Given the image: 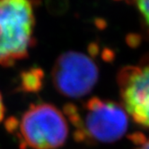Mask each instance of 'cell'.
<instances>
[{
    "label": "cell",
    "instance_id": "3",
    "mask_svg": "<svg viewBox=\"0 0 149 149\" xmlns=\"http://www.w3.org/2000/svg\"><path fill=\"white\" fill-rule=\"evenodd\" d=\"M65 114L48 103L31 104L19 120L16 136L20 149H57L68 137Z\"/></svg>",
    "mask_w": 149,
    "mask_h": 149
},
{
    "label": "cell",
    "instance_id": "9",
    "mask_svg": "<svg viewBox=\"0 0 149 149\" xmlns=\"http://www.w3.org/2000/svg\"><path fill=\"white\" fill-rule=\"evenodd\" d=\"M5 129L8 132V133H11V134H13L16 133L17 129H18V126H19V120L15 117V116H11L9 118H7L6 120H5Z\"/></svg>",
    "mask_w": 149,
    "mask_h": 149
},
{
    "label": "cell",
    "instance_id": "7",
    "mask_svg": "<svg viewBox=\"0 0 149 149\" xmlns=\"http://www.w3.org/2000/svg\"><path fill=\"white\" fill-rule=\"evenodd\" d=\"M133 2L149 31V0H133Z\"/></svg>",
    "mask_w": 149,
    "mask_h": 149
},
{
    "label": "cell",
    "instance_id": "2",
    "mask_svg": "<svg viewBox=\"0 0 149 149\" xmlns=\"http://www.w3.org/2000/svg\"><path fill=\"white\" fill-rule=\"evenodd\" d=\"M34 24V0H0V65L28 56Z\"/></svg>",
    "mask_w": 149,
    "mask_h": 149
},
{
    "label": "cell",
    "instance_id": "1",
    "mask_svg": "<svg viewBox=\"0 0 149 149\" xmlns=\"http://www.w3.org/2000/svg\"><path fill=\"white\" fill-rule=\"evenodd\" d=\"M63 111L73 127L75 140L84 144L116 142L129 129V115L126 110L114 101L92 97L81 108L67 104Z\"/></svg>",
    "mask_w": 149,
    "mask_h": 149
},
{
    "label": "cell",
    "instance_id": "4",
    "mask_svg": "<svg viewBox=\"0 0 149 149\" xmlns=\"http://www.w3.org/2000/svg\"><path fill=\"white\" fill-rule=\"evenodd\" d=\"M56 90L69 98L85 97L95 87L99 69L91 57L83 53L67 51L58 57L51 72Z\"/></svg>",
    "mask_w": 149,
    "mask_h": 149
},
{
    "label": "cell",
    "instance_id": "6",
    "mask_svg": "<svg viewBox=\"0 0 149 149\" xmlns=\"http://www.w3.org/2000/svg\"><path fill=\"white\" fill-rule=\"evenodd\" d=\"M43 72L40 69H32L21 75V88L25 92H37L42 87Z\"/></svg>",
    "mask_w": 149,
    "mask_h": 149
},
{
    "label": "cell",
    "instance_id": "5",
    "mask_svg": "<svg viewBox=\"0 0 149 149\" xmlns=\"http://www.w3.org/2000/svg\"><path fill=\"white\" fill-rule=\"evenodd\" d=\"M117 81L126 112L138 124L149 129V59L123 67Z\"/></svg>",
    "mask_w": 149,
    "mask_h": 149
},
{
    "label": "cell",
    "instance_id": "8",
    "mask_svg": "<svg viewBox=\"0 0 149 149\" xmlns=\"http://www.w3.org/2000/svg\"><path fill=\"white\" fill-rule=\"evenodd\" d=\"M129 139L135 146L134 149H149V138L147 139L142 133H133Z\"/></svg>",
    "mask_w": 149,
    "mask_h": 149
},
{
    "label": "cell",
    "instance_id": "10",
    "mask_svg": "<svg viewBox=\"0 0 149 149\" xmlns=\"http://www.w3.org/2000/svg\"><path fill=\"white\" fill-rule=\"evenodd\" d=\"M5 105L3 103V99H2V96L0 94V123L4 120V116H5Z\"/></svg>",
    "mask_w": 149,
    "mask_h": 149
}]
</instances>
